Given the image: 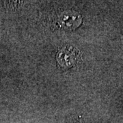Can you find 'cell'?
Segmentation results:
<instances>
[{"mask_svg": "<svg viewBox=\"0 0 123 123\" xmlns=\"http://www.w3.org/2000/svg\"><path fill=\"white\" fill-rule=\"evenodd\" d=\"M57 18V23L62 28L75 29L80 25L81 23V17L78 13L66 12L62 13Z\"/></svg>", "mask_w": 123, "mask_h": 123, "instance_id": "6da1fadb", "label": "cell"}, {"mask_svg": "<svg viewBox=\"0 0 123 123\" xmlns=\"http://www.w3.org/2000/svg\"><path fill=\"white\" fill-rule=\"evenodd\" d=\"M78 55V52L73 47H65L59 51L57 60L62 67H70L73 65Z\"/></svg>", "mask_w": 123, "mask_h": 123, "instance_id": "7a4b0ae2", "label": "cell"}]
</instances>
